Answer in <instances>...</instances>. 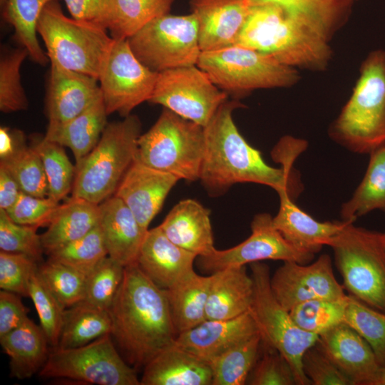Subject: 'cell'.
Segmentation results:
<instances>
[{"mask_svg":"<svg viewBox=\"0 0 385 385\" xmlns=\"http://www.w3.org/2000/svg\"><path fill=\"white\" fill-rule=\"evenodd\" d=\"M246 384L251 385H294V371L287 359L262 341L257 361Z\"/></svg>","mask_w":385,"mask_h":385,"instance_id":"48","label":"cell"},{"mask_svg":"<svg viewBox=\"0 0 385 385\" xmlns=\"http://www.w3.org/2000/svg\"><path fill=\"white\" fill-rule=\"evenodd\" d=\"M60 207L58 201L48 196L38 197L21 192L6 213L15 222L36 227L48 226Z\"/></svg>","mask_w":385,"mask_h":385,"instance_id":"50","label":"cell"},{"mask_svg":"<svg viewBox=\"0 0 385 385\" xmlns=\"http://www.w3.org/2000/svg\"><path fill=\"white\" fill-rule=\"evenodd\" d=\"M29 294L50 346H57L66 308L46 284L38 270L30 279Z\"/></svg>","mask_w":385,"mask_h":385,"instance_id":"46","label":"cell"},{"mask_svg":"<svg viewBox=\"0 0 385 385\" xmlns=\"http://www.w3.org/2000/svg\"><path fill=\"white\" fill-rule=\"evenodd\" d=\"M254 296L250 312L262 341L280 352L289 363L297 385L312 384L302 369L304 353L318 339V335L300 329L274 297L270 287L269 267L262 262L250 264Z\"/></svg>","mask_w":385,"mask_h":385,"instance_id":"10","label":"cell"},{"mask_svg":"<svg viewBox=\"0 0 385 385\" xmlns=\"http://www.w3.org/2000/svg\"><path fill=\"white\" fill-rule=\"evenodd\" d=\"M38 374L98 385H140L135 369L119 353L111 334L78 347H51Z\"/></svg>","mask_w":385,"mask_h":385,"instance_id":"11","label":"cell"},{"mask_svg":"<svg viewBox=\"0 0 385 385\" xmlns=\"http://www.w3.org/2000/svg\"><path fill=\"white\" fill-rule=\"evenodd\" d=\"M100 221L108 255L123 267L136 262L147 232L119 197L113 195L99 204Z\"/></svg>","mask_w":385,"mask_h":385,"instance_id":"23","label":"cell"},{"mask_svg":"<svg viewBox=\"0 0 385 385\" xmlns=\"http://www.w3.org/2000/svg\"><path fill=\"white\" fill-rule=\"evenodd\" d=\"M262 341L260 333H255L211 361L212 385L245 384L259 356Z\"/></svg>","mask_w":385,"mask_h":385,"instance_id":"37","label":"cell"},{"mask_svg":"<svg viewBox=\"0 0 385 385\" xmlns=\"http://www.w3.org/2000/svg\"><path fill=\"white\" fill-rule=\"evenodd\" d=\"M47 255L48 259L69 266L86 277L108 256L99 225L83 237L52 251Z\"/></svg>","mask_w":385,"mask_h":385,"instance_id":"41","label":"cell"},{"mask_svg":"<svg viewBox=\"0 0 385 385\" xmlns=\"http://www.w3.org/2000/svg\"><path fill=\"white\" fill-rule=\"evenodd\" d=\"M38 227L14 222L6 210L0 209L1 251L27 255L38 263L45 252Z\"/></svg>","mask_w":385,"mask_h":385,"instance_id":"47","label":"cell"},{"mask_svg":"<svg viewBox=\"0 0 385 385\" xmlns=\"http://www.w3.org/2000/svg\"><path fill=\"white\" fill-rule=\"evenodd\" d=\"M376 385H385V367L381 368Z\"/></svg>","mask_w":385,"mask_h":385,"instance_id":"56","label":"cell"},{"mask_svg":"<svg viewBox=\"0 0 385 385\" xmlns=\"http://www.w3.org/2000/svg\"><path fill=\"white\" fill-rule=\"evenodd\" d=\"M29 53L23 47L4 51L0 58V110L10 113L28 108L22 86L21 67Z\"/></svg>","mask_w":385,"mask_h":385,"instance_id":"43","label":"cell"},{"mask_svg":"<svg viewBox=\"0 0 385 385\" xmlns=\"http://www.w3.org/2000/svg\"><path fill=\"white\" fill-rule=\"evenodd\" d=\"M365 175L351 197L341 207L342 220L354 222L358 217L379 210L385 213V144L369 154Z\"/></svg>","mask_w":385,"mask_h":385,"instance_id":"34","label":"cell"},{"mask_svg":"<svg viewBox=\"0 0 385 385\" xmlns=\"http://www.w3.org/2000/svg\"><path fill=\"white\" fill-rule=\"evenodd\" d=\"M257 332L249 310L230 319H206L178 334L175 342L209 364L232 346Z\"/></svg>","mask_w":385,"mask_h":385,"instance_id":"22","label":"cell"},{"mask_svg":"<svg viewBox=\"0 0 385 385\" xmlns=\"http://www.w3.org/2000/svg\"><path fill=\"white\" fill-rule=\"evenodd\" d=\"M137 58L153 71L197 65L201 54L195 15L160 16L127 39Z\"/></svg>","mask_w":385,"mask_h":385,"instance_id":"12","label":"cell"},{"mask_svg":"<svg viewBox=\"0 0 385 385\" xmlns=\"http://www.w3.org/2000/svg\"><path fill=\"white\" fill-rule=\"evenodd\" d=\"M272 218L268 213L255 215L249 237L230 249L215 248L210 255L199 257L200 268L212 274L228 267L245 266L266 260L309 263L314 255L300 250L289 242L274 227Z\"/></svg>","mask_w":385,"mask_h":385,"instance_id":"15","label":"cell"},{"mask_svg":"<svg viewBox=\"0 0 385 385\" xmlns=\"http://www.w3.org/2000/svg\"><path fill=\"white\" fill-rule=\"evenodd\" d=\"M227 96L205 71L192 65L158 73L148 101L205 127Z\"/></svg>","mask_w":385,"mask_h":385,"instance_id":"13","label":"cell"},{"mask_svg":"<svg viewBox=\"0 0 385 385\" xmlns=\"http://www.w3.org/2000/svg\"><path fill=\"white\" fill-rule=\"evenodd\" d=\"M315 344L353 385H376L381 367L373 350L344 322L319 334Z\"/></svg>","mask_w":385,"mask_h":385,"instance_id":"17","label":"cell"},{"mask_svg":"<svg viewBox=\"0 0 385 385\" xmlns=\"http://www.w3.org/2000/svg\"><path fill=\"white\" fill-rule=\"evenodd\" d=\"M359 0H252L253 4L272 3L305 22L329 41L347 22Z\"/></svg>","mask_w":385,"mask_h":385,"instance_id":"32","label":"cell"},{"mask_svg":"<svg viewBox=\"0 0 385 385\" xmlns=\"http://www.w3.org/2000/svg\"><path fill=\"white\" fill-rule=\"evenodd\" d=\"M335 265L349 295L385 313L383 233L346 222L329 241Z\"/></svg>","mask_w":385,"mask_h":385,"instance_id":"7","label":"cell"},{"mask_svg":"<svg viewBox=\"0 0 385 385\" xmlns=\"http://www.w3.org/2000/svg\"><path fill=\"white\" fill-rule=\"evenodd\" d=\"M39 263L19 253L0 251V288L21 297H29V284Z\"/></svg>","mask_w":385,"mask_h":385,"instance_id":"49","label":"cell"},{"mask_svg":"<svg viewBox=\"0 0 385 385\" xmlns=\"http://www.w3.org/2000/svg\"><path fill=\"white\" fill-rule=\"evenodd\" d=\"M108 115L101 96L70 120L57 125L48 124L44 138L68 148L78 165L98 143L108 124Z\"/></svg>","mask_w":385,"mask_h":385,"instance_id":"29","label":"cell"},{"mask_svg":"<svg viewBox=\"0 0 385 385\" xmlns=\"http://www.w3.org/2000/svg\"><path fill=\"white\" fill-rule=\"evenodd\" d=\"M197 257L173 243L158 226L147 231L136 262L153 283L168 289L195 272Z\"/></svg>","mask_w":385,"mask_h":385,"instance_id":"19","label":"cell"},{"mask_svg":"<svg viewBox=\"0 0 385 385\" xmlns=\"http://www.w3.org/2000/svg\"><path fill=\"white\" fill-rule=\"evenodd\" d=\"M175 0H103L101 25L115 40H127L153 19L170 13Z\"/></svg>","mask_w":385,"mask_h":385,"instance_id":"31","label":"cell"},{"mask_svg":"<svg viewBox=\"0 0 385 385\" xmlns=\"http://www.w3.org/2000/svg\"><path fill=\"white\" fill-rule=\"evenodd\" d=\"M108 312L111 336L133 368L144 367L178 336L165 290L153 283L137 262L125 267Z\"/></svg>","mask_w":385,"mask_h":385,"instance_id":"2","label":"cell"},{"mask_svg":"<svg viewBox=\"0 0 385 385\" xmlns=\"http://www.w3.org/2000/svg\"><path fill=\"white\" fill-rule=\"evenodd\" d=\"M159 227L173 243L197 257L207 256L215 249L210 211L196 200L179 202Z\"/></svg>","mask_w":385,"mask_h":385,"instance_id":"26","label":"cell"},{"mask_svg":"<svg viewBox=\"0 0 385 385\" xmlns=\"http://www.w3.org/2000/svg\"><path fill=\"white\" fill-rule=\"evenodd\" d=\"M214 274L194 272L175 287L165 289L177 334L206 320V307Z\"/></svg>","mask_w":385,"mask_h":385,"instance_id":"33","label":"cell"},{"mask_svg":"<svg viewBox=\"0 0 385 385\" xmlns=\"http://www.w3.org/2000/svg\"><path fill=\"white\" fill-rule=\"evenodd\" d=\"M382 233H383V237H384V244H385V232H384Z\"/></svg>","mask_w":385,"mask_h":385,"instance_id":"57","label":"cell"},{"mask_svg":"<svg viewBox=\"0 0 385 385\" xmlns=\"http://www.w3.org/2000/svg\"><path fill=\"white\" fill-rule=\"evenodd\" d=\"M58 0H1L3 19L14 29V38L26 49L35 63L45 66L49 61L37 38V24L46 5Z\"/></svg>","mask_w":385,"mask_h":385,"instance_id":"35","label":"cell"},{"mask_svg":"<svg viewBox=\"0 0 385 385\" xmlns=\"http://www.w3.org/2000/svg\"><path fill=\"white\" fill-rule=\"evenodd\" d=\"M347 300L348 295L341 299H312L289 312L300 329L319 336L344 322Z\"/></svg>","mask_w":385,"mask_h":385,"instance_id":"42","label":"cell"},{"mask_svg":"<svg viewBox=\"0 0 385 385\" xmlns=\"http://www.w3.org/2000/svg\"><path fill=\"white\" fill-rule=\"evenodd\" d=\"M0 166L12 175L21 192L38 197L48 196L43 163L34 147H27L23 142L11 155L1 160Z\"/></svg>","mask_w":385,"mask_h":385,"instance_id":"38","label":"cell"},{"mask_svg":"<svg viewBox=\"0 0 385 385\" xmlns=\"http://www.w3.org/2000/svg\"><path fill=\"white\" fill-rule=\"evenodd\" d=\"M141 123L137 115L108 123L94 148L76 166L72 196L99 205L114 195L137 158Z\"/></svg>","mask_w":385,"mask_h":385,"instance_id":"5","label":"cell"},{"mask_svg":"<svg viewBox=\"0 0 385 385\" xmlns=\"http://www.w3.org/2000/svg\"><path fill=\"white\" fill-rule=\"evenodd\" d=\"M63 1L73 19L101 25L103 0Z\"/></svg>","mask_w":385,"mask_h":385,"instance_id":"53","label":"cell"},{"mask_svg":"<svg viewBox=\"0 0 385 385\" xmlns=\"http://www.w3.org/2000/svg\"><path fill=\"white\" fill-rule=\"evenodd\" d=\"M302 369L314 385H353L350 379L316 346L302 359Z\"/></svg>","mask_w":385,"mask_h":385,"instance_id":"51","label":"cell"},{"mask_svg":"<svg viewBox=\"0 0 385 385\" xmlns=\"http://www.w3.org/2000/svg\"><path fill=\"white\" fill-rule=\"evenodd\" d=\"M179 180L176 176L150 168L136 158L123 176L114 195L124 202L142 229L147 232L167 195Z\"/></svg>","mask_w":385,"mask_h":385,"instance_id":"18","label":"cell"},{"mask_svg":"<svg viewBox=\"0 0 385 385\" xmlns=\"http://www.w3.org/2000/svg\"><path fill=\"white\" fill-rule=\"evenodd\" d=\"M212 274L206 319H230L248 312L253 300L254 282L245 266L228 267Z\"/></svg>","mask_w":385,"mask_h":385,"instance_id":"27","label":"cell"},{"mask_svg":"<svg viewBox=\"0 0 385 385\" xmlns=\"http://www.w3.org/2000/svg\"><path fill=\"white\" fill-rule=\"evenodd\" d=\"M344 322L366 340L378 364L384 368L385 313L348 295Z\"/></svg>","mask_w":385,"mask_h":385,"instance_id":"39","label":"cell"},{"mask_svg":"<svg viewBox=\"0 0 385 385\" xmlns=\"http://www.w3.org/2000/svg\"><path fill=\"white\" fill-rule=\"evenodd\" d=\"M329 135L359 154L385 144V50L375 49L363 61L351 95L331 123Z\"/></svg>","mask_w":385,"mask_h":385,"instance_id":"4","label":"cell"},{"mask_svg":"<svg viewBox=\"0 0 385 385\" xmlns=\"http://www.w3.org/2000/svg\"><path fill=\"white\" fill-rule=\"evenodd\" d=\"M99 221V205L72 196L60 205L47 230L41 235L45 253L83 237L98 225Z\"/></svg>","mask_w":385,"mask_h":385,"instance_id":"30","label":"cell"},{"mask_svg":"<svg viewBox=\"0 0 385 385\" xmlns=\"http://www.w3.org/2000/svg\"><path fill=\"white\" fill-rule=\"evenodd\" d=\"M21 192L12 175L0 166V209H9L16 202Z\"/></svg>","mask_w":385,"mask_h":385,"instance_id":"54","label":"cell"},{"mask_svg":"<svg viewBox=\"0 0 385 385\" xmlns=\"http://www.w3.org/2000/svg\"><path fill=\"white\" fill-rule=\"evenodd\" d=\"M320 32L272 3L254 4L235 44L268 54L295 68L323 71L332 52Z\"/></svg>","mask_w":385,"mask_h":385,"instance_id":"3","label":"cell"},{"mask_svg":"<svg viewBox=\"0 0 385 385\" xmlns=\"http://www.w3.org/2000/svg\"><path fill=\"white\" fill-rule=\"evenodd\" d=\"M197 20L202 51L236 43L252 6V0H190Z\"/></svg>","mask_w":385,"mask_h":385,"instance_id":"20","label":"cell"},{"mask_svg":"<svg viewBox=\"0 0 385 385\" xmlns=\"http://www.w3.org/2000/svg\"><path fill=\"white\" fill-rule=\"evenodd\" d=\"M111 332L109 312L81 302L65 309L57 347L81 346Z\"/></svg>","mask_w":385,"mask_h":385,"instance_id":"36","label":"cell"},{"mask_svg":"<svg viewBox=\"0 0 385 385\" xmlns=\"http://www.w3.org/2000/svg\"><path fill=\"white\" fill-rule=\"evenodd\" d=\"M205 151V129L163 108L154 125L138 140L137 158L179 179H200Z\"/></svg>","mask_w":385,"mask_h":385,"instance_id":"9","label":"cell"},{"mask_svg":"<svg viewBox=\"0 0 385 385\" xmlns=\"http://www.w3.org/2000/svg\"><path fill=\"white\" fill-rule=\"evenodd\" d=\"M158 76L137 58L127 40L113 39L98 76L108 115L117 113L125 118L148 101Z\"/></svg>","mask_w":385,"mask_h":385,"instance_id":"14","label":"cell"},{"mask_svg":"<svg viewBox=\"0 0 385 385\" xmlns=\"http://www.w3.org/2000/svg\"><path fill=\"white\" fill-rule=\"evenodd\" d=\"M103 26L66 16L58 1L48 3L37 24L51 62L98 80L113 39Z\"/></svg>","mask_w":385,"mask_h":385,"instance_id":"6","label":"cell"},{"mask_svg":"<svg viewBox=\"0 0 385 385\" xmlns=\"http://www.w3.org/2000/svg\"><path fill=\"white\" fill-rule=\"evenodd\" d=\"M270 287L277 301L287 311L306 301L341 299L347 296L334 277L332 259L327 254L305 265L284 262L270 277Z\"/></svg>","mask_w":385,"mask_h":385,"instance_id":"16","label":"cell"},{"mask_svg":"<svg viewBox=\"0 0 385 385\" xmlns=\"http://www.w3.org/2000/svg\"><path fill=\"white\" fill-rule=\"evenodd\" d=\"M243 106L238 101H226L204 127L205 151L199 180L214 195L236 183H253L267 185L277 193L287 192L295 199L303 187L292 164L304 150L303 145L291 140L278 143L274 154L282 167L269 165L234 122V111Z\"/></svg>","mask_w":385,"mask_h":385,"instance_id":"1","label":"cell"},{"mask_svg":"<svg viewBox=\"0 0 385 385\" xmlns=\"http://www.w3.org/2000/svg\"><path fill=\"white\" fill-rule=\"evenodd\" d=\"M197 66L220 89L236 97L257 89L289 88L300 79L297 68L239 44L202 51Z\"/></svg>","mask_w":385,"mask_h":385,"instance_id":"8","label":"cell"},{"mask_svg":"<svg viewBox=\"0 0 385 385\" xmlns=\"http://www.w3.org/2000/svg\"><path fill=\"white\" fill-rule=\"evenodd\" d=\"M20 295L9 291L0 292V337L19 327L28 319L29 309Z\"/></svg>","mask_w":385,"mask_h":385,"instance_id":"52","label":"cell"},{"mask_svg":"<svg viewBox=\"0 0 385 385\" xmlns=\"http://www.w3.org/2000/svg\"><path fill=\"white\" fill-rule=\"evenodd\" d=\"M33 147L43 163L48 182V196L60 202L72 191L76 166L70 161L63 146L44 137Z\"/></svg>","mask_w":385,"mask_h":385,"instance_id":"40","label":"cell"},{"mask_svg":"<svg viewBox=\"0 0 385 385\" xmlns=\"http://www.w3.org/2000/svg\"><path fill=\"white\" fill-rule=\"evenodd\" d=\"M124 268L109 256L105 257L87 276L81 302L108 311L123 280Z\"/></svg>","mask_w":385,"mask_h":385,"instance_id":"45","label":"cell"},{"mask_svg":"<svg viewBox=\"0 0 385 385\" xmlns=\"http://www.w3.org/2000/svg\"><path fill=\"white\" fill-rule=\"evenodd\" d=\"M24 142V135L19 130H11L4 126L0 128V160L11 155Z\"/></svg>","mask_w":385,"mask_h":385,"instance_id":"55","label":"cell"},{"mask_svg":"<svg viewBox=\"0 0 385 385\" xmlns=\"http://www.w3.org/2000/svg\"><path fill=\"white\" fill-rule=\"evenodd\" d=\"M0 343L10 359V375L18 379H28L39 372L51 349L41 325L29 318L19 327L0 337Z\"/></svg>","mask_w":385,"mask_h":385,"instance_id":"28","label":"cell"},{"mask_svg":"<svg viewBox=\"0 0 385 385\" xmlns=\"http://www.w3.org/2000/svg\"><path fill=\"white\" fill-rule=\"evenodd\" d=\"M279 207L273 217L274 227L293 246L315 255L327 245L347 222H320L299 208L287 192L277 193Z\"/></svg>","mask_w":385,"mask_h":385,"instance_id":"24","label":"cell"},{"mask_svg":"<svg viewBox=\"0 0 385 385\" xmlns=\"http://www.w3.org/2000/svg\"><path fill=\"white\" fill-rule=\"evenodd\" d=\"M98 80L51 63L46 108L48 124L66 123L102 96Z\"/></svg>","mask_w":385,"mask_h":385,"instance_id":"21","label":"cell"},{"mask_svg":"<svg viewBox=\"0 0 385 385\" xmlns=\"http://www.w3.org/2000/svg\"><path fill=\"white\" fill-rule=\"evenodd\" d=\"M38 273L66 309L83 301L87 277L83 274L50 259L38 265Z\"/></svg>","mask_w":385,"mask_h":385,"instance_id":"44","label":"cell"},{"mask_svg":"<svg viewBox=\"0 0 385 385\" xmlns=\"http://www.w3.org/2000/svg\"><path fill=\"white\" fill-rule=\"evenodd\" d=\"M140 385H212L210 364L175 341L144 367Z\"/></svg>","mask_w":385,"mask_h":385,"instance_id":"25","label":"cell"}]
</instances>
